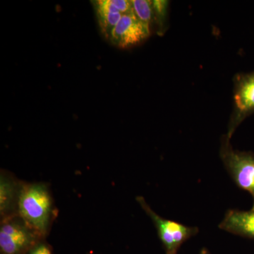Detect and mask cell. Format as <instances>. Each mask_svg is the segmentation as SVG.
Wrapping results in <instances>:
<instances>
[{
  "mask_svg": "<svg viewBox=\"0 0 254 254\" xmlns=\"http://www.w3.org/2000/svg\"><path fill=\"white\" fill-rule=\"evenodd\" d=\"M18 217L30 228L43 237L48 232L52 215L49 190L43 184H30L20 189Z\"/></svg>",
  "mask_w": 254,
  "mask_h": 254,
  "instance_id": "1",
  "label": "cell"
},
{
  "mask_svg": "<svg viewBox=\"0 0 254 254\" xmlns=\"http://www.w3.org/2000/svg\"><path fill=\"white\" fill-rule=\"evenodd\" d=\"M220 156L237 186L252 195L254 208V153L234 149L230 138L225 134L220 140Z\"/></svg>",
  "mask_w": 254,
  "mask_h": 254,
  "instance_id": "2",
  "label": "cell"
},
{
  "mask_svg": "<svg viewBox=\"0 0 254 254\" xmlns=\"http://www.w3.org/2000/svg\"><path fill=\"white\" fill-rule=\"evenodd\" d=\"M136 200L156 227L165 254H178L181 246L189 239L198 233V227L186 226L179 222L162 218L152 210L143 197L138 196Z\"/></svg>",
  "mask_w": 254,
  "mask_h": 254,
  "instance_id": "3",
  "label": "cell"
},
{
  "mask_svg": "<svg viewBox=\"0 0 254 254\" xmlns=\"http://www.w3.org/2000/svg\"><path fill=\"white\" fill-rule=\"evenodd\" d=\"M41 237L21 218H5L0 227L1 254H27Z\"/></svg>",
  "mask_w": 254,
  "mask_h": 254,
  "instance_id": "4",
  "label": "cell"
},
{
  "mask_svg": "<svg viewBox=\"0 0 254 254\" xmlns=\"http://www.w3.org/2000/svg\"><path fill=\"white\" fill-rule=\"evenodd\" d=\"M233 81L234 108L227 133L230 139L240 124L254 113V71L237 73Z\"/></svg>",
  "mask_w": 254,
  "mask_h": 254,
  "instance_id": "5",
  "label": "cell"
},
{
  "mask_svg": "<svg viewBox=\"0 0 254 254\" xmlns=\"http://www.w3.org/2000/svg\"><path fill=\"white\" fill-rule=\"evenodd\" d=\"M150 26L140 21L132 10L123 14L112 31L109 41L114 46L126 49L143 43L150 36Z\"/></svg>",
  "mask_w": 254,
  "mask_h": 254,
  "instance_id": "6",
  "label": "cell"
},
{
  "mask_svg": "<svg viewBox=\"0 0 254 254\" xmlns=\"http://www.w3.org/2000/svg\"><path fill=\"white\" fill-rule=\"evenodd\" d=\"M218 227L234 235L254 240V208L248 211L229 210Z\"/></svg>",
  "mask_w": 254,
  "mask_h": 254,
  "instance_id": "7",
  "label": "cell"
},
{
  "mask_svg": "<svg viewBox=\"0 0 254 254\" xmlns=\"http://www.w3.org/2000/svg\"><path fill=\"white\" fill-rule=\"evenodd\" d=\"M100 31L109 40L114 28L118 24L123 14L114 5L112 0L93 1Z\"/></svg>",
  "mask_w": 254,
  "mask_h": 254,
  "instance_id": "8",
  "label": "cell"
},
{
  "mask_svg": "<svg viewBox=\"0 0 254 254\" xmlns=\"http://www.w3.org/2000/svg\"><path fill=\"white\" fill-rule=\"evenodd\" d=\"M19 190L12 179L1 174L0 177V213L3 218L11 217L14 208H17Z\"/></svg>",
  "mask_w": 254,
  "mask_h": 254,
  "instance_id": "9",
  "label": "cell"
},
{
  "mask_svg": "<svg viewBox=\"0 0 254 254\" xmlns=\"http://www.w3.org/2000/svg\"><path fill=\"white\" fill-rule=\"evenodd\" d=\"M131 4L132 9L136 17L150 27L151 23L155 21L153 1L133 0L131 1Z\"/></svg>",
  "mask_w": 254,
  "mask_h": 254,
  "instance_id": "10",
  "label": "cell"
},
{
  "mask_svg": "<svg viewBox=\"0 0 254 254\" xmlns=\"http://www.w3.org/2000/svg\"><path fill=\"white\" fill-rule=\"evenodd\" d=\"M153 9L155 13V21L158 25V31L165 32L164 23L167 21V15H168V1H153Z\"/></svg>",
  "mask_w": 254,
  "mask_h": 254,
  "instance_id": "11",
  "label": "cell"
},
{
  "mask_svg": "<svg viewBox=\"0 0 254 254\" xmlns=\"http://www.w3.org/2000/svg\"><path fill=\"white\" fill-rule=\"evenodd\" d=\"M27 254H53L51 247L45 242H40Z\"/></svg>",
  "mask_w": 254,
  "mask_h": 254,
  "instance_id": "12",
  "label": "cell"
},
{
  "mask_svg": "<svg viewBox=\"0 0 254 254\" xmlns=\"http://www.w3.org/2000/svg\"><path fill=\"white\" fill-rule=\"evenodd\" d=\"M199 254H210V252H208V250L207 249H203L201 251H200Z\"/></svg>",
  "mask_w": 254,
  "mask_h": 254,
  "instance_id": "13",
  "label": "cell"
}]
</instances>
